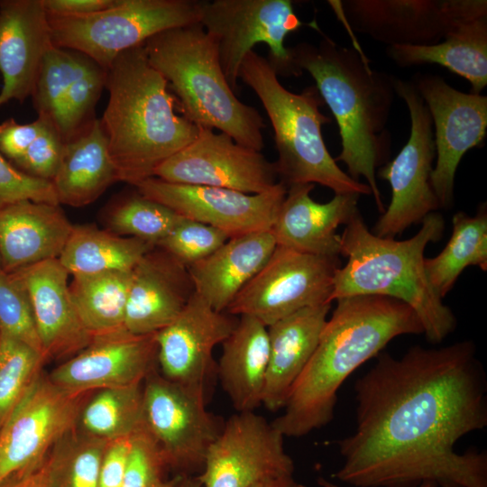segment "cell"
Returning <instances> with one entry per match:
<instances>
[{"instance_id": "44", "label": "cell", "mask_w": 487, "mask_h": 487, "mask_svg": "<svg viewBox=\"0 0 487 487\" xmlns=\"http://www.w3.org/2000/svg\"><path fill=\"white\" fill-rule=\"evenodd\" d=\"M64 142L50 122L25 152L14 161L23 172L52 180L59 168Z\"/></svg>"}, {"instance_id": "50", "label": "cell", "mask_w": 487, "mask_h": 487, "mask_svg": "<svg viewBox=\"0 0 487 487\" xmlns=\"http://www.w3.org/2000/svg\"><path fill=\"white\" fill-rule=\"evenodd\" d=\"M178 487H202V483L198 476L183 475Z\"/></svg>"}, {"instance_id": "52", "label": "cell", "mask_w": 487, "mask_h": 487, "mask_svg": "<svg viewBox=\"0 0 487 487\" xmlns=\"http://www.w3.org/2000/svg\"><path fill=\"white\" fill-rule=\"evenodd\" d=\"M318 483L323 487H341L339 485H336L335 483H332L325 479H319ZM419 487H423V485H420Z\"/></svg>"}, {"instance_id": "39", "label": "cell", "mask_w": 487, "mask_h": 487, "mask_svg": "<svg viewBox=\"0 0 487 487\" xmlns=\"http://www.w3.org/2000/svg\"><path fill=\"white\" fill-rule=\"evenodd\" d=\"M106 70L82 54L76 76L68 90L63 108L60 137L74 138L93 119L90 115L106 86Z\"/></svg>"}, {"instance_id": "5", "label": "cell", "mask_w": 487, "mask_h": 487, "mask_svg": "<svg viewBox=\"0 0 487 487\" xmlns=\"http://www.w3.org/2000/svg\"><path fill=\"white\" fill-rule=\"evenodd\" d=\"M345 225L341 255L347 262L335 271L331 301L358 295L389 297L416 312L428 342L441 343L455 331V316L434 290L424 265L426 246L442 238L441 214H428L419 231L402 241L373 234L359 210Z\"/></svg>"}, {"instance_id": "12", "label": "cell", "mask_w": 487, "mask_h": 487, "mask_svg": "<svg viewBox=\"0 0 487 487\" xmlns=\"http://www.w3.org/2000/svg\"><path fill=\"white\" fill-rule=\"evenodd\" d=\"M339 267V257L303 253L277 245L225 312L253 317L268 327L305 308L331 303Z\"/></svg>"}, {"instance_id": "47", "label": "cell", "mask_w": 487, "mask_h": 487, "mask_svg": "<svg viewBox=\"0 0 487 487\" xmlns=\"http://www.w3.org/2000/svg\"><path fill=\"white\" fill-rule=\"evenodd\" d=\"M47 14L81 15L111 6L115 0H41Z\"/></svg>"}, {"instance_id": "34", "label": "cell", "mask_w": 487, "mask_h": 487, "mask_svg": "<svg viewBox=\"0 0 487 487\" xmlns=\"http://www.w3.org/2000/svg\"><path fill=\"white\" fill-rule=\"evenodd\" d=\"M142 382L99 390L81 408V431L107 441L133 435L143 425Z\"/></svg>"}, {"instance_id": "24", "label": "cell", "mask_w": 487, "mask_h": 487, "mask_svg": "<svg viewBox=\"0 0 487 487\" xmlns=\"http://www.w3.org/2000/svg\"><path fill=\"white\" fill-rule=\"evenodd\" d=\"M314 184H295L287 188L271 229L276 244L303 253L339 257L341 236L336 229L346 225L358 211V194H335L326 203L310 196Z\"/></svg>"}, {"instance_id": "38", "label": "cell", "mask_w": 487, "mask_h": 487, "mask_svg": "<svg viewBox=\"0 0 487 487\" xmlns=\"http://www.w3.org/2000/svg\"><path fill=\"white\" fill-rule=\"evenodd\" d=\"M44 361L27 344L0 332V428Z\"/></svg>"}, {"instance_id": "15", "label": "cell", "mask_w": 487, "mask_h": 487, "mask_svg": "<svg viewBox=\"0 0 487 487\" xmlns=\"http://www.w3.org/2000/svg\"><path fill=\"white\" fill-rule=\"evenodd\" d=\"M411 81L433 124L436 164L431 186L440 208H450L460 161L469 150L482 145L486 136L487 96L462 92L438 75L418 73Z\"/></svg>"}, {"instance_id": "28", "label": "cell", "mask_w": 487, "mask_h": 487, "mask_svg": "<svg viewBox=\"0 0 487 487\" xmlns=\"http://www.w3.org/2000/svg\"><path fill=\"white\" fill-rule=\"evenodd\" d=\"M115 181L118 177L106 135L100 119H93L64 143L59 168L51 180L59 204L87 206Z\"/></svg>"}, {"instance_id": "53", "label": "cell", "mask_w": 487, "mask_h": 487, "mask_svg": "<svg viewBox=\"0 0 487 487\" xmlns=\"http://www.w3.org/2000/svg\"><path fill=\"white\" fill-rule=\"evenodd\" d=\"M423 487H437L435 483L427 482L422 484Z\"/></svg>"}, {"instance_id": "54", "label": "cell", "mask_w": 487, "mask_h": 487, "mask_svg": "<svg viewBox=\"0 0 487 487\" xmlns=\"http://www.w3.org/2000/svg\"><path fill=\"white\" fill-rule=\"evenodd\" d=\"M294 487H307V486L300 483H296Z\"/></svg>"}, {"instance_id": "14", "label": "cell", "mask_w": 487, "mask_h": 487, "mask_svg": "<svg viewBox=\"0 0 487 487\" xmlns=\"http://www.w3.org/2000/svg\"><path fill=\"white\" fill-rule=\"evenodd\" d=\"M351 31L390 46L431 45L461 21L487 15L486 0L328 1Z\"/></svg>"}, {"instance_id": "55", "label": "cell", "mask_w": 487, "mask_h": 487, "mask_svg": "<svg viewBox=\"0 0 487 487\" xmlns=\"http://www.w3.org/2000/svg\"><path fill=\"white\" fill-rule=\"evenodd\" d=\"M0 268H1V263H0Z\"/></svg>"}, {"instance_id": "25", "label": "cell", "mask_w": 487, "mask_h": 487, "mask_svg": "<svg viewBox=\"0 0 487 487\" xmlns=\"http://www.w3.org/2000/svg\"><path fill=\"white\" fill-rule=\"evenodd\" d=\"M73 225L60 205L24 200L0 208V263L8 273L58 259Z\"/></svg>"}, {"instance_id": "6", "label": "cell", "mask_w": 487, "mask_h": 487, "mask_svg": "<svg viewBox=\"0 0 487 487\" xmlns=\"http://www.w3.org/2000/svg\"><path fill=\"white\" fill-rule=\"evenodd\" d=\"M144 48L151 65L167 80L182 116L198 128L216 129L262 151L263 117L232 90L216 45L200 23L163 31Z\"/></svg>"}, {"instance_id": "20", "label": "cell", "mask_w": 487, "mask_h": 487, "mask_svg": "<svg viewBox=\"0 0 487 487\" xmlns=\"http://www.w3.org/2000/svg\"><path fill=\"white\" fill-rule=\"evenodd\" d=\"M156 334L125 330L95 336L87 346L56 367L49 379L74 393L142 382L155 370Z\"/></svg>"}, {"instance_id": "16", "label": "cell", "mask_w": 487, "mask_h": 487, "mask_svg": "<svg viewBox=\"0 0 487 487\" xmlns=\"http://www.w3.org/2000/svg\"><path fill=\"white\" fill-rule=\"evenodd\" d=\"M153 177L183 185L208 186L260 194L278 183L275 163L225 133L199 128L187 146L161 163Z\"/></svg>"}, {"instance_id": "9", "label": "cell", "mask_w": 487, "mask_h": 487, "mask_svg": "<svg viewBox=\"0 0 487 487\" xmlns=\"http://www.w3.org/2000/svg\"><path fill=\"white\" fill-rule=\"evenodd\" d=\"M198 23L214 41L223 73L235 93L239 70L246 54L257 43L269 47L267 59L276 74L299 77L285 38L303 26L320 32L316 21L302 22L290 0L201 1Z\"/></svg>"}, {"instance_id": "3", "label": "cell", "mask_w": 487, "mask_h": 487, "mask_svg": "<svg viewBox=\"0 0 487 487\" xmlns=\"http://www.w3.org/2000/svg\"><path fill=\"white\" fill-rule=\"evenodd\" d=\"M289 51L297 69L315 80L337 123L342 150L335 161L345 164L352 179H365L382 214L386 207L376 170L389 161L391 153L387 124L396 77L372 69L360 50L341 46L326 36L317 45L304 41Z\"/></svg>"}, {"instance_id": "29", "label": "cell", "mask_w": 487, "mask_h": 487, "mask_svg": "<svg viewBox=\"0 0 487 487\" xmlns=\"http://www.w3.org/2000/svg\"><path fill=\"white\" fill-rule=\"evenodd\" d=\"M222 343L217 373L237 412L254 411L262 402L269 363L268 327L250 316H239Z\"/></svg>"}, {"instance_id": "18", "label": "cell", "mask_w": 487, "mask_h": 487, "mask_svg": "<svg viewBox=\"0 0 487 487\" xmlns=\"http://www.w3.org/2000/svg\"><path fill=\"white\" fill-rule=\"evenodd\" d=\"M142 196L179 216L215 227L229 238L271 230L287 187L280 181L260 194L208 186L170 183L156 177L134 186Z\"/></svg>"}, {"instance_id": "46", "label": "cell", "mask_w": 487, "mask_h": 487, "mask_svg": "<svg viewBox=\"0 0 487 487\" xmlns=\"http://www.w3.org/2000/svg\"><path fill=\"white\" fill-rule=\"evenodd\" d=\"M131 436L108 442L101 461L98 487H121L131 448Z\"/></svg>"}, {"instance_id": "23", "label": "cell", "mask_w": 487, "mask_h": 487, "mask_svg": "<svg viewBox=\"0 0 487 487\" xmlns=\"http://www.w3.org/2000/svg\"><path fill=\"white\" fill-rule=\"evenodd\" d=\"M28 292L44 360L73 356L89 345L92 336L74 307L69 272L59 259L21 269Z\"/></svg>"}, {"instance_id": "31", "label": "cell", "mask_w": 487, "mask_h": 487, "mask_svg": "<svg viewBox=\"0 0 487 487\" xmlns=\"http://www.w3.org/2000/svg\"><path fill=\"white\" fill-rule=\"evenodd\" d=\"M153 247L143 240L117 235L91 225H73L58 259L72 276L131 271Z\"/></svg>"}, {"instance_id": "30", "label": "cell", "mask_w": 487, "mask_h": 487, "mask_svg": "<svg viewBox=\"0 0 487 487\" xmlns=\"http://www.w3.org/2000/svg\"><path fill=\"white\" fill-rule=\"evenodd\" d=\"M386 54L402 68L440 65L469 81L471 93L481 94L487 85V15L461 21L436 44L390 46Z\"/></svg>"}, {"instance_id": "37", "label": "cell", "mask_w": 487, "mask_h": 487, "mask_svg": "<svg viewBox=\"0 0 487 487\" xmlns=\"http://www.w3.org/2000/svg\"><path fill=\"white\" fill-rule=\"evenodd\" d=\"M81 58L79 52L52 44L44 54L32 95L38 116L50 122L60 136L65 98Z\"/></svg>"}, {"instance_id": "43", "label": "cell", "mask_w": 487, "mask_h": 487, "mask_svg": "<svg viewBox=\"0 0 487 487\" xmlns=\"http://www.w3.org/2000/svg\"><path fill=\"white\" fill-rule=\"evenodd\" d=\"M24 200L60 205L51 180L14 168L0 154V208Z\"/></svg>"}, {"instance_id": "7", "label": "cell", "mask_w": 487, "mask_h": 487, "mask_svg": "<svg viewBox=\"0 0 487 487\" xmlns=\"http://www.w3.org/2000/svg\"><path fill=\"white\" fill-rule=\"evenodd\" d=\"M239 79L256 94L271 124L280 182L287 188L319 184L335 194L372 195L366 183L352 179L329 153L321 128L331 119L320 111L325 103L316 86L289 91L268 60L254 51L244 57Z\"/></svg>"}, {"instance_id": "35", "label": "cell", "mask_w": 487, "mask_h": 487, "mask_svg": "<svg viewBox=\"0 0 487 487\" xmlns=\"http://www.w3.org/2000/svg\"><path fill=\"white\" fill-rule=\"evenodd\" d=\"M109 441L73 429L45 459L49 487H98L101 461Z\"/></svg>"}, {"instance_id": "13", "label": "cell", "mask_w": 487, "mask_h": 487, "mask_svg": "<svg viewBox=\"0 0 487 487\" xmlns=\"http://www.w3.org/2000/svg\"><path fill=\"white\" fill-rule=\"evenodd\" d=\"M142 421L161 448L169 468L179 475L201 472L207 452L220 434L205 394L151 372L142 385Z\"/></svg>"}, {"instance_id": "8", "label": "cell", "mask_w": 487, "mask_h": 487, "mask_svg": "<svg viewBox=\"0 0 487 487\" xmlns=\"http://www.w3.org/2000/svg\"><path fill=\"white\" fill-rule=\"evenodd\" d=\"M199 0H115L98 12L48 15L53 45L79 52L106 69L121 53L152 36L199 21Z\"/></svg>"}, {"instance_id": "21", "label": "cell", "mask_w": 487, "mask_h": 487, "mask_svg": "<svg viewBox=\"0 0 487 487\" xmlns=\"http://www.w3.org/2000/svg\"><path fill=\"white\" fill-rule=\"evenodd\" d=\"M194 294L188 267L153 247L132 271L124 330L135 335L158 333L178 317Z\"/></svg>"}, {"instance_id": "19", "label": "cell", "mask_w": 487, "mask_h": 487, "mask_svg": "<svg viewBox=\"0 0 487 487\" xmlns=\"http://www.w3.org/2000/svg\"><path fill=\"white\" fill-rule=\"evenodd\" d=\"M235 324L232 315L215 310L195 293L178 317L156 333L157 362L162 376L205 394L214 369L213 351Z\"/></svg>"}, {"instance_id": "27", "label": "cell", "mask_w": 487, "mask_h": 487, "mask_svg": "<svg viewBox=\"0 0 487 487\" xmlns=\"http://www.w3.org/2000/svg\"><path fill=\"white\" fill-rule=\"evenodd\" d=\"M330 308L331 303L305 308L268 326L269 363L262 404L269 410L284 408L317 348Z\"/></svg>"}, {"instance_id": "1", "label": "cell", "mask_w": 487, "mask_h": 487, "mask_svg": "<svg viewBox=\"0 0 487 487\" xmlns=\"http://www.w3.org/2000/svg\"><path fill=\"white\" fill-rule=\"evenodd\" d=\"M356 427L333 477L352 487H487L485 452L455 451L487 426V380L473 342L384 352L354 384Z\"/></svg>"}, {"instance_id": "48", "label": "cell", "mask_w": 487, "mask_h": 487, "mask_svg": "<svg viewBox=\"0 0 487 487\" xmlns=\"http://www.w3.org/2000/svg\"><path fill=\"white\" fill-rule=\"evenodd\" d=\"M0 487H49L45 460L32 471L11 478L2 483Z\"/></svg>"}, {"instance_id": "10", "label": "cell", "mask_w": 487, "mask_h": 487, "mask_svg": "<svg viewBox=\"0 0 487 487\" xmlns=\"http://www.w3.org/2000/svg\"><path fill=\"white\" fill-rule=\"evenodd\" d=\"M394 88L409 109L410 133L398 155L377 172L390 183L391 199L371 232L385 238H395L440 208L431 186L436 145L429 111L411 80L395 78Z\"/></svg>"}, {"instance_id": "26", "label": "cell", "mask_w": 487, "mask_h": 487, "mask_svg": "<svg viewBox=\"0 0 487 487\" xmlns=\"http://www.w3.org/2000/svg\"><path fill=\"white\" fill-rule=\"evenodd\" d=\"M276 246L271 230L229 238L213 253L188 268L195 293L215 310L226 311Z\"/></svg>"}, {"instance_id": "32", "label": "cell", "mask_w": 487, "mask_h": 487, "mask_svg": "<svg viewBox=\"0 0 487 487\" xmlns=\"http://www.w3.org/2000/svg\"><path fill=\"white\" fill-rule=\"evenodd\" d=\"M131 271L73 275L70 296L84 327L92 337L124 330Z\"/></svg>"}, {"instance_id": "51", "label": "cell", "mask_w": 487, "mask_h": 487, "mask_svg": "<svg viewBox=\"0 0 487 487\" xmlns=\"http://www.w3.org/2000/svg\"><path fill=\"white\" fill-rule=\"evenodd\" d=\"M183 475H176L170 480L165 481L159 487H178Z\"/></svg>"}, {"instance_id": "40", "label": "cell", "mask_w": 487, "mask_h": 487, "mask_svg": "<svg viewBox=\"0 0 487 487\" xmlns=\"http://www.w3.org/2000/svg\"><path fill=\"white\" fill-rule=\"evenodd\" d=\"M0 332L27 344L43 356L26 288L15 272L8 273L2 268H0Z\"/></svg>"}, {"instance_id": "36", "label": "cell", "mask_w": 487, "mask_h": 487, "mask_svg": "<svg viewBox=\"0 0 487 487\" xmlns=\"http://www.w3.org/2000/svg\"><path fill=\"white\" fill-rule=\"evenodd\" d=\"M183 216L137 190L117 202L107 215V230L156 246Z\"/></svg>"}, {"instance_id": "42", "label": "cell", "mask_w": 487, "mask_h": 487, "mask_svg": "<svg viewBox=\"0 0 487 487\" xmlns=\"http://www.w3.org/2000/svg\"><path fill=\"white\" fill-rule=\"evenodd\" d=\"M169 469L166 459L142 425L131 436V448L121 487H159Z\"/></svg>"}, {"instance_id": "4", "label": "cell", "mask_w": 487, "mask_h": 487, "mask_svg": "<svg viewBox=\"0 0 487 487\" xmlns=\"http://www.w3.org/2000/svg\"><path fill=\"white\" fill-rule=\"evenodd\" d=\"M106 70L109 96L100 122L118 180L135 186L195 140L199 128L177 113L144 44L119 54Z\"/></svg>"}, {"instance_id": "17", "label": "cell", "mask_w": 487, "mask_h": 487, "mask_svg": "<svg viewBox=\"0 0 487 487\" xmlns=\"http://www.w3.org/2000/svg\"><path fill=\"white\" fill-rule=\"evenodd\" d=\"M283 435L254 411L237 412L208 448L198 475L202 487H251L270 478L293 475Z\"/></svg>"}, {"instance_id": "2", "label": "cell", "mask_w": 487, "mask_h": 487, "mask_svg": "<svg viewBox=\"0 0 487 487\" xmlns=\"http://www.w3.org/2000/svg\"><path fill=\"white\" fill-rule=\"evenodd\" d=\"M335 301L284 411L271 422L283 436H303L327 425L334 418L337 391L354 370L377 356L393 338L423 334L416 312L400 300L358 295Z\"/></svg>"}, {"instance_id": "49", "label": "cell", "mask_w": 487, "mask_h": 487, "mask_svg": "<svg viewBox=\"0 0 487 487\" xmlns=\"http://www.w3.org/2000/svg\"><path fill=\"white\" fill-rule=\"evenodd\" d=\"M296 483L293 475H283L263 480L251 487H294Z\"/></svg>"}, {"instance_id": "41", "label": "cell", "mask_w": 487, "mask_h": 487, "mask_svg": "<svg viewBox=\"0 0 487 487\" xmlns=\"http://www.w3.org/2000/svg\"><path fill=\"white\" fill-rule=\"evenodd\" d=\"M228 239L227 234L215 227L182 217L156 246L188 268L213 253Z\"/></svg>"}, {"instance_id": "11", "label": "cell", "mask_w": 487, "mask_h": 487, "mask_svg": "<svg viewBox=\"0 0 487 487\" xmlns=\"http://www.w3.org/2000/svg\"><path fill=\"white\" fill-rule=\"evenodd\" d=\"M86 395L35 376L0 428V485L38 467L76 428Z\"/></svg>"}, {"instance_id": "22", "label": "cell", "mask_w": 487, "mask_h": 487, "mask_svg": "<svg viewBox=\"0 0 487 487\" xmlns=\"http://www.w3.org/2000/svg\"><path fill=\"white\" fill-rule=\"evenodd\" d=\"M52 44L41 0H0V106L32 95L42 59Z\"/></svg>"}, {"instance_id": "33", "label": "cell", "mask_w": 487, "mask_h": 487, "mask_svg": "<svg viewBox=\"0 0 487 487\" xmlns=\"http://www.w3.org/2000/svg\"><path fill=\"white\" fill-rule=\"evenodd\" d=\"M451 237L433 258H425V271L436 294L444 299L468 266L487 271V209L479 207L474 216L459 211L452 218Z\"/></svg>"}, {"instance_id": "45", "label": "cell", "mask_w": 487, "mask_h": 487, "mask_svg": "<svg viewBox=\"0 0 487 487\" xmlns=\"http://www.w3.org/2000/svg\"><path fill=\"white\" fill-rule=\"evenodd\" d=\"M48 121L41 117L30 124H19L14 118L0 124V152L15 161L38 137Z\"/></svg>"}]
</instances>
